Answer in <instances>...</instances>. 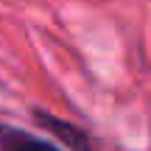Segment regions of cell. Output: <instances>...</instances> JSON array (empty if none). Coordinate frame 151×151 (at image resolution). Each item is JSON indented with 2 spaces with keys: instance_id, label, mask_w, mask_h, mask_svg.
Listing matches in <instances>:
<instances>
[{
  "instance_id": "6da1fadb",
  "label": "cell",
  "mask_w": 151,
  "mask_h": 151,
  "mask_svg": "<svg viewBox=\"0 0 151 151\" xmlns=\"http://www.w3.org/2000/svg\"><path fill=\"white\" fill-rule=\"evenodd\" d=\"M34 123L39 129H45L50 137H56L67 151H95L92 134L73 120H65L53 112H45V109H34Z\"/></svg>"
},
{
  "instance_id": "7a4b0ae2",
  "label": "cell",
  "mask_w": 151,
  "mask_h": 151,
  "mask_svg": "<svg viewBox=\"0 0 151 151\" xmlns=\"http://www.w3.org/2000/svg\"><path fill=\"white\" fill-rule=\"evenodd\" d=\"M0 151H62L53 140L37 137L11 123H0Z\"/></svg>"
}]
</instances>
